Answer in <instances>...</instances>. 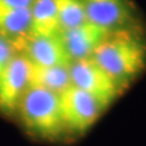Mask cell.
Segmentation results:
<instances>
[{
  "instance_id": "cell-1",
  "label": "cell",
  "mask_w": 146,
  "mask_h": 146,
  "mask_svg": "<svg viewBox=\"0 0 146 146\" xmlns=\"http://www.w3.org/2000/svg\"><path fill=\"white\" fill-rule=\"evenodd\" d=\"M91 58L125 88L146 65V42L133 27L110 31Z\"/></svg>"
},
{
  "instance_id": "cell-2",
  "label": "cell",
  "mask_w": 146,
  "mask_h": 146,
  "mask_svg": "<svg viewBox=\"0 0 146 146\" xmlns=\"http://www.w3.org/2000/svg\"><path fill=\"white\" fill-rule=\"evenodd\" d=\"M15 113L27 130L43 139H55L65 129L60 95L40 87L27 90Z\"/></svg>"
},
{
  "instance_id": "cell-3",
  "label": "cell",
  "mask_w": 146,
  "mask_h": 146,
  "mask_svg": "<svg viewBox=\"0 0 146 146\" xmlns=\"http://www.w3.org/2000/svg\"><path fill=\"white\" fill-rule=\"evenodd\" d=\"M69 73L74 87L91 94L105 108L123 90L91 58L72 62L69 64Z\"/></svg>"
},
{
  "instance_id": "cell-4",
  "label": "cell",
  "mask_w": 146,
  "mask_h": 146,
  "mask_svg": "<svg viewBox=\"0 0 146 146\" xmlns=\"http://www.w3.org/2000/svg\"><path fill=\"white\" fill-rule=\"evenodd\" d=\"M65 128L82 133L99 119L105 107L91 94L76 87H69L60 95Z\"/></svg>"
},
{
  "instance_id": "cell-5",
  "label": "cell",
  "mask_w": 146,
  "mask_h": 146,
  "mask_svg": "<svg viewBox=\"0 0 146 146\" xmlns=\"http://www.w3.org/2000/svg\"><path fill=\"white\" fill-rule=\"evenodd\" d=\"M34 65L19 53L0 77V111L5 115L15 114L23 95L31 87Z\"/></svg>"
},
{
  "instance_id": "cell-6",
  "label": "cell",
  "mask_w": 146,
  "mask_h": 146,
  "mask_svg": "<svg viewBox=\"0 0 146 146\" xmlns=\"http://www.w3.org/2000/svg\"><path fill=\"white\" fill-rule=\"evenodd\" d=\"M89 23L113 31L133 27V11L127 0H80Z\"/></svg>"
},
{
  "instance_id": "cell-7",
  "label": "cell",
  "mask_w": 146,
  "mask_h": 146,
  "mask_svg": "<svg viewBox=\"0 0 146 146\" xmlns=\"http://www.w3.org/2000/svg\"><path fill=\"white\" fill-rule=\"evenodd\" d=\"M17 50L35 66L46 67L70 64L58 34L38 35L31 33L17 46Z\"/></svg>"
},
{
  "instance_id": "cell-8",
  "label": "cell",
  "mask_w": 146,
  "mask_h": 146,
  "mask_svg": "<svg viewBox=\"0 0 146 146\" xmlns=\"http://www.w3.org/2000/svg\"><path fill=\"white\" fill-rule=\"evenodd\" d=\"M108 33L88 22L81 26L58 33V36L72 63L91 58Z\"/></svg>"
},
{
  "instance_id": "cell-9",
  "label": "cell",
  "mask_w": 146,
  "mask_h": 146,
  "mask_svg": "<svg viewBox=\"0 0 146 146\" xmlns=\"http://www.w3.org/2000/svg\"><path fill=\"white\" fill-rule=\"evenodd\" d=\"M0 34L15 43L16 48L31 34V9H1Z\"/></svg>"
},
{
  "instance_id": "cell-10",
  "label": "cell",
  "mask_w": 146,
  "mask_h": 146,
  "mask_svg": "<svg viewBox=\"0 0 146 146\" xmlns=\"http://www.w3.org/2000/svg\"><path fill=\"white\" fill-rule=\"evenodd\" d=\"M31 86L40 87L55 94H61L72 87L69 65L35 66L31 74Z\"/></svg>"
},
{
  "instance_id": "cell-11",
  "label": "cell",
  "mask_w": 146,
  "mask_h": 146,
  "mask_svg": "<svg viewBox=\"0 0 146 146\" xmlns=\"http://www.w3.org/2000/svg\"><path fill=\"white\" fill-rule=\"evenodd\" d=\"M29 9L33 34H58L56 0H33Z\"/></svg>"
},
{
  "instance_id": "cell-12",
  "label": "cell",
  "mask_w": 146,
  "mask_h": 146,
  "mask_svg": "<svg viewBox=\"0 0 146 146\" xmlns=\"http://www.w3.org/2000/svg\"><path fill=\"white\" fill-rule=\"evenodd\" d=\"M58 33L69 31L88 23L80 0H56Z\"/></svg>"
},
{
  "instance_id": "cell-13",
  "label": "cell",
  "mask_w": 146,
  "mask_h": 146,
  "mask_svg": "<svg viewBox=\"0 0 146 146\" xmlns=\"http://www.w3.org/2000/svg\"><path fill=\"white\" fill-rule=\"evenodd\" d=\"M19 50L15 43L9 38L0 34V77L8 67L11 61L19 54Z\"/></svg>"
},
{
  "instance_id": "cell-14",
  "label": "cell",
  "mask_w": 146,
  "mask_h": 146,
  "mask_svg": "<svg viewBox=\"0 0 146 146\" xmlns=\"http://www.w3.org/2000/svg\"><path fill=\"white\" fill-rule=\"evenodd\" d=\"M33 0H0L1 9H26L31 8Z\"/></svg>"
}]
</instances>
